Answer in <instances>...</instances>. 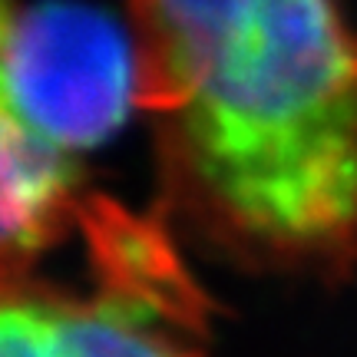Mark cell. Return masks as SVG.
Segmentation results:
<instances>
[{
  "label": "cell",
  "mask_w": 357,
  "mask_h": 357,
  "mask_svg": "<svg viewBox=\"0 0 357 357\" xmlns=\"http://www.w3.org/2000/svg\"><path fill=\"white\" fill-rule=\"evenodd\" d=\"M89 215V231L100 242V258L113 268V275L123 278V291L136 294L142 305L172 307H195L192 301H182L178 291H189L185 278L176 271V261L169 255L166 242L139 222H129L123 212L109 205H96V218Z\"/></svg>",
  "instance_id": "obj_4"
},
{
  "label": "cell",
  "mask_w": 357,
  "mask_h": 357,
  "mask_svg": "<svg viewBox=\"0 0 357 357\" xmlns=\"http://www.w3.org/2000/svg\"><path fill=\"white\" fill-rule=\"evenodd\" d=\"M149 305H70L43 298L0 301V357H192L149 324Z\"/></svg>",
  "instance_id": "obj_3"
},
{
  "label": "cell",
  "mask_w": 357,
  "mask_h": 357,
  "mask_svg": "<svg viewBox=\"0 0 357 357\" xmlns=\"http://www.w3.org/2000/svg\"><path fill=\"white\" fill-rule=\"evenodd\" d=\"M3 73L17 113L63 153L102 146L139 109L132 30L86 3L17 10Z\"/></svg>",
  "instance_id": "obj_2"
},
{
  "label": "cell",
  "mask_w": 357,
  "mask_h": 357,
  "mask_svg": "<svg viewBox=\"0 0 357 357\" xmlns=\"http://www.w3.org/2000/svg\"><path fill=\"white\" fill-rule=\"evenodd\" d=\"M139 109L202 225L242 255L357 265V33L334 0H129Z\"/></svg>",
  "instance_id": "obj_1"
},
{
  "label": "cell",
  "mask_w": 357,
  "mask_h": 357,
  "mask_svg": "<svg viewBox=\"0 0 357 357\" xmlns=\"http://www.w3.org/2000/svg\"><path fill=\"white\" fill-rule=\"evenodd\" d=\"M13 17H17V7L13 0H0V132L17 119V106L10 100V89H7V73H3V56H7V37H10Z\"/></svg>",
  "instance_id": "obj_5"
}]
</instances>
